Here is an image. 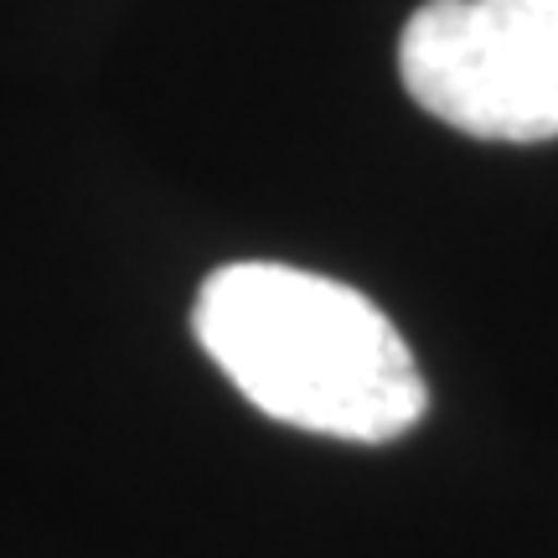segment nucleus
I'll return each instance as SVG.
<instances>
[{
  "label": "nucleus",
  "instance_id": "obj_1",
  "mask_svg": "<svg viewBox=\"0 0 558 558\" xmlns=\"http://www.w3.org/2000/svg\"><path fill=\"white\" fill-rule=\"evenodd\" d=\"M202 352L259 414L352 445L409 435L429 388L373 300L295 264H222L192 305Z\"/></svg>",
  "mask_w": 558,
  "mask_h": 558
},
{
  "label": "nucleus",
  "instance_id": "obj_2",
  "mask_svg": "<svg viewBox=\"0 0 558 558\" xmlns=\"http://www.w3.org/2000/svg\"><path fill=\"white\" fill-rule=\"evenodd\" d=\"M399 78L471 140H558V0H424L399 37Z\"/></svg>",
  "mask_w": 558,
  "mask_h": 558
}]
</instances>
